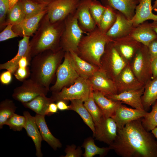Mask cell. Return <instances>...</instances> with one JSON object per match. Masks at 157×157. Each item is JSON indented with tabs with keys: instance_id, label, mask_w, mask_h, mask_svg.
<instances>
[{
	"instance_id": "6da1fadb",
	"label": "cell",
	"mask_w": 157,
	"mask_h": 157,
	"mask_svg": "<svg viewBox=\"0 0 157 157\" xmlns=\"http://www.w3.org/2000/svg\"><path fill=\"white\" fill-rule=\"evenodd\" d=\"M142 118L117 129L116 139L109 145L110 149L122 157H157V142L143 126Z\"/></svg>"
},
{
	"instance_id": "7a4b0ae2",
	"label": "cell",
	"mask_w": 157,
	"mask_h": 157,
	"mask_svg": "<svg viewBox=\"0 0 157 157\" xmlns=\"http://www.w3.org/2000/svg\"><path fill=\"white\" fill-rule=\"evenodd\" d=\"M64 27V20L52 23L46 14L30 40L32 58L46 50L56 51L61 49L60 42Z\"/></svg>"
},
{
	"instance_id": "3957f363",
	"label": "cell",
	"mask_w": 157,
	"mask_h": 157,
	"mask_svg": "<svg viewBox=\"0 0 157 157\" xmlns=\"http://www.w3.org/2000/svg\"><path fill=\"white\" fill-rule=\"evenodd\" d=\"M65 53L62 49L56 51L47 50L32 58L30 78L49 90V85Z\"/></svg>"
},
{
	"instance_id": "277c9868",
	"label": "cell",
	"mask_w": 157,
	"mask_h": 157,
	"mask_svg": "<svg viewBox=\"0 0 157 157\" xmlns=\"http://www.w3.org/2000/svg\"><path fill=\"white\" fill-rule=\"evenodd\" d=\"M113 40L97 26L82 37L78 46L77 54L82 59L100 68V60L106 46Z\"/></svg>"
},
{
	"instance_id": "5b68a950",
	"label": "cell",
	"mask_w": 157,
	"mask_h": 157,
	"mask_svg": "<svg viewBox=\"0 0 157 157\" xmlns=\"http://www.w3.org/2000/svg\"><path fill=\"white\" fill-rule=\"evenodd\" d=\"M64 23L60 47L65 52L73 51L77 53L78 46L83 34L87 33L79 26L76 11L64 19Z\"/></svg>"
},
{
	"instance_id": "8992f818",
	"label": "cell",
	"mask_w": 157,
	"mask_h": 157,
	"mask_svg": "<svg viewBox=\"0 0 157 157\" xmlns=\"http://www.w3.org/2000/svg\"><path fill=\"white\" fill-rule=\"evenodd\" d=\"M113 41L106 46L100 60V69L114 81L127 63L115 48Z\"/></svg>"
},
{
	"instance_id": "52a82bcc",
	"label": "cell",
	"mask_w": 157,
	"mask_h": 157,
	"mask_svg": "<svg viewBox=\"0 0 157 157\" xmlns=\"http://www.w3.org/2000/svg\"><path fill=\"white\" fill-rule=\"evenodd\" d=\"M72 84L65 86L59 92H53L51 96L54 102L60 100L65 101L78 99L83 102L89 98L92 90L87 79L80 76Z\"/></svg>"
},
{
	"instance_id": "ba28073f",
	"label": "cell",
	"mask_w": 157,
	"mask_h": 157,
	"mask_svg": "<svg viewBox=\"0 0 157 157\" xmlns=\"http://www.w3.org/2000/svg\"><path fill=\"white\" fill-rule=\"evenodd\" d=\"M152 60L147 47L142 44L130 63L135 76L144 85L152 79Z\"/></svg>"
},
{
	"instance_id": "9c48e42d",
	"label": "cell",
	"mask_w": 157,
	"mask_h": 157,
	"mask_svg": "<svg viewBox=\"0 0 157 157\" xmlns=\"http://www.w3.org/2000/svg\"><path fill=\"white\" fill-rule=\"evenodd\" d=\"M62 63L56 71V80L50 89L52 92L60 91L64 87L72 84L80 76L76 71L70 53L65 52Z\"/></svg>"
},
{
	"instance_id": "30bf717a",
	"label": "cell",
	"mask_w": 157,
	"mask_h": 157,
	"mask_svg": "<svg viewBox=\"0 0 157 157\" xmlns=\"http://www.w3.org/2000/svg\"><path fill=\"white\" fill-rule=\"evenodd\" d=\"M80 0H54L47 7V14L52 23L64 20L74 13Z\"/></svg>"
},
{
	"instance_id": "8fae6325",
	"label": "cell",
	"mask_w": 157,
	"mask_h": 157,
	"mask_svg": "<svg viewBox=\"0 0 157 157\" xmlns=\"http://www.w3.org/2000/svg\"><path fill=\"white\" fill-rule=\"evenodd\" d=\"M49 91L30 78L23 81L20 86L15 88L12 96L15 100L22 103H25L31 101L40 94L47 95Z\"/></svg>"
},
{
	"instance_id": "7c38bea8",
	"label": "cell",
	"mask_w": 157,
	"mask_h": 157,
	"mask_svg": "<svg viewBox=\"0 0 157 157\" xmlns=\"http://www.w3.org/2000/svg\"><path fill=\"white\" fill-rule=\"evenodd\" d=\"M95 128L93 137L109 145L113 143L117 137V125L111 117H104L99 124L95 125Z\"/></svg>"
},
{
	"instance_id": "4fadbf2b",
	"label": "cell",
	"mask_w": 157,
	"mask_h": 157,
	"mask_svg": "<svg viewBox=\"0 0 157 157\" xmlns=\"http://www.w3.org/2000/svg\"><path fill=\"white\" fill-rule=\"evenodd\" d=\"M117 94L124 91L141 88L144 85L136 78L127 64L114 81Z\"/></svg>"
},
{
	"instance_id": "5bb4252c",
	"label": "cell",
	"mask_w": 157,
	"mask_h": 157,
	"mask_svg": "<svg viewBox=\"0 0 157 157\" xmlns=\"http://www.w3.org/2000/svg\"><path fill=\"white\" fill-rule=\"evenodd\" d=\"M113 44L120 55L127 63H130L142 44L129 35L113 40Z\"/></svg>"
},
{
	"instance_id": "9a60e30c",
	"label": "cell",
	"mask_w": 157,
	"mask_h": 157,
	"mask_svg": "<svg viewBox=\"0 0 157 157\" xmlns=\"http://www.w3.org/2000/svg\"><path fill=\"white\" fill-rule=\"evenodd\" d=\"M87 80L93 91L101 92L106 96L117 94L114 81L100 69Z\"/></svg>"
},
{
	"instance_id": "2e32d148",
	"label": "cell",
	"mask_w": 157,
	"mask_h": 157,
	"mask_svg": "<svg viewBox=\"0 0 157 157\" xmlns=\"http://www.w3.org/2000/svg\"><path fill=\"white\" fill-rule=\"evenodd\" d=\"M147 112L131 108L121 104L111 117L116 122L117 129L121 128L130 122L142 118Z\"/></svg>"
},
{
	"instance_id": "e0dca14e",
	"label": "cell",
	"mask_w": 157,
	"mask_h": 157,
	"mask_svg": "<svg viewBox=\"0 0 157 157\" xmlns=\"http://www.w3.org/2000/svg\"><path fill=\"white\" fill-rule=\"evenodd\" d=\"M144 90V87L140 89L125 91L106 96L113 100L119 101L122 104H127L134 108L144 110L141 99Z\"/></svg>"
},
{
	"instance_id": "ac0fdd59",
	"label": "cell",
	"mask_w": 157,
	"mask_h": 157,
	"mask_svg": "<svg viewBox=\"0 0 157 157\" xmlns=\"http://www.w3.org/2000/svg\"><path fill=\"white\" fill-rule=\"evenodd\" d=\"M133 28L131 20L116 10V20L106 34L113 40L129 35Z\"/></svg>"
},
{
	"instance_id": "d6986e66",
	"label": "cell",
	"mask_w": 157,
	"mask_h": 157,
	"mask_svg": "<svg viewBox=\"0 0 157 157\" xmlns=\"http://www.w3.org/2000/svg\"><path fill=\"white\" fill-rule=\"evenodd\" d=\"M90 0H80L76 10L78 24L87 33L91 32L97 27L89 9Z\"/></svg>"
},
{
	"instance_id": "ffe728a7",
	"label": "cell",
	"mask_w": 157,
	"mask_h": 157,
	"mask_svg": "<svg viewBox=\"0 0 157 157\" xmlns=\"http://www.w3.org/2000/svg\"><path fill=\"white\" fill-rule=\"evenodd\" d=\"M47 13L46 10L36 15L25 18L19 24L13 26V30L19 36H33L37 30L41 19Z\"/></svg>"
},
{
	"instance_id": "44dd1931",
	"label": "cell",
	"mask_w": 157,
	"mask_h": 157,
	"mask_svg": "<svg viewBox=\"0 0 157 157\" xmlns=\"http://www.w3.org/2000/svg\"><path fill=\"white\" fill-rule=\"evenodd\" d=\"M23 115L26 118V122L24 128L28 135L32 140L36 149V155L42 157L41 142L42 139L36 124L35 116H32L28 111L23 112Z\"/></svg>"
},
{
	"instance_id": "7402d4cb",
	"label": "cell",
	"mask_w": 157,
	"mask_h": 157,
	"mask_svg": "<svg viewBox=\"0 0 157 157\" xmlns=\"http://www.w3.org/2000/svg\"><path fill=\"white\" fill-rule=\"evenodd\" d=\"M29 37L24 36L18 42V52L13 58L0 65V69H6L13 74L18 67V63L19 60L25 56L31 57L29 44Z\"/></svg>"
},
{
	"instance_id": "603a6c76",
	"label": "cell",
	"mask_w": 157,
	"mask_h": 157,
	"mask_svg": "<svg viewBox=\"0 0 157 157\" xmlns=\"http://www.w3.org/2000/svg\"><path fill=\"white\" fill-rule=\"evenodd\" d=\"M140 0H101L102 4L108 6L122 13L128 19L131 20L135 13L136 7Z\"/></svg>"
},
{
	"instance_id": "cb8c5ba5",
	"label": "cell",
	"mask_w": 157,
	"mask_h": 157,
	"mask_svg": "<svg viewBox=\"0 0 157 157\" xmlns=\"http://www.w3.org/2000/svg\"><path fill=\"white\" fill-rule=\"evenodd\" d=\"M151 2V0H140L136 7L135 14L131 20L134 27L147 20H157V15L152 12Z\"/></svg>"
},
{
	"instance_id": "d4e9b609",
	"label": "cell",
	"mask_w": 157,
	"mask_h": 157,
	"mask_svg": "<svg viewBox=\"0 0 157 157\" xmlns=\"http://www.w3.org/2000/svg\"><path fill=\"white\" fill-rule=\"evenodd\" d=\"M129 35L136 40L147 47L157 35L153 30L151 23L143 22L134 27Z\"/></svg>"
},
{
	"instance_id": "484cf974",
	"label": "cell",
	"mask_w": 157,
	"mask_h": 157,
	"mask_svg": "<svg viewBox=\"0 0 157 157\" xmlns=\"http://www.w3.org/2000/svg\"><path fill=\"white\" fill-rule=\"evenodd\" d=\"M94 100L101 110L104 117H111L118 106L122 103L111 100L104 94L97 91H93Z\"/></svg>"
},
{
	"instance_id": "4316f807",
	"label": "cell",
	"mask_w": 157,
	"mask_h": 157,
	"mask_svg": "<svg viewBox=\"0 0 157 157\" xmlns=\"http://www.w3.org/2000/svg\"><path fill=\"white\" fill-rule=\"evenodd\" d=\"M69 52L80 76L88 79L100 69L99 67L81 58L76 53L73 51Z\"/></svg>"
},
{
	"instance_id": "83f0119b",
	"label": "cell",
	"mask_w": 157,
	"mask_h": 157,
	"mask_svg": "<svg viewBox=\"0 0 157 157\" xmlns=\"http://www.w3.org/2000/svg\"><path fill=\"white\" fill-rule=\"evenodd\" d=\"M45 116L36 114L35 116L36 122L42 140L46 142L54 150H56L62 147V144L59 140L51 132L45 121Z\"/></svg>"
},
{
	"instance_id": "f1b7e54d",
	"label": "cell",
	"mask_w": 157,
	"mask_h": 157,
	"mask_svg": "<svg viewBox=\"0 0 157 157\" xmlns=\"http://www.w3.org/2000/svg\"><path fill=\"white\" fill-rule=\"evenodd\" d=\"M46 95L42 94L39 95L31 101L22 103L24 106L30 109L39 115L45 116V113L49 104L54 102L51 97L48 98Z\"/></svg>"
},
{
	"instance_id": "f546056e",
	"label": "cell",
	"mask_w": 157,
	"mask_h": 157,
	"mask_svg": "<svg viewBox=\"0 0 157 157\" xmlns=\"http://www.w3.org/2000/svg\"><path fill=\"white\" fill-rule=\"evenodd\" d=\"M141 99L144 110L147 112L150 107L157 100V77L145 84Z\"/></svg>"
},
{
	"instance_id": "4dcf8cb0",
	"label": "cell",
	"mask_w": 157,
	"mask_h": 157,
	"mask_svg": "<svg viewBox=\"0 0 157 157\" xmlns=\"http://www.w3.org/2000/svg\"><path fill=\"white\" fill-rule=\"evenodd\" d=\"M70 101L69 110L77 113L94 134L95 131L94 124L91 115L84 105V102L78 99L72 100Z\"/></svg>"
},
{
	"instance_id": "1f68e13d",
	"label": "cell",
	"mask_w": 157,
	"mask_h": 157,
	"mask_svg": "<svg viewBox=\"0 0 157 157\" xmlns=\"http://www.w3.org/2000/svg\"><path fill=\"white\" fill-rule=\"evenodd\" d=\"M82 147L85 149L82 156L84 157H93L96 155L101 157L106 156L110 150L108 147H99L97 146L94 139L91 137L86 138L83 143Z\"/></svg>"
},
{
	"instance_id": "d6a6232c",
	"label": "cell",
	"mask_w": 157,
	"mask_h": 157,
	"mask_svg": "<svg viewBox=\"0 0 157 157\" xmlns=\"http://www.w3.org/2000/svg\"><path fill=\"white\" fill-rule=\"evenodd\" d=\"M17 107L12 100L6 99L1 101L0 104V129L8 119L15 113Z\"/></svg>"
},
{
	"instance_id": "836d02e7",
	"label": "cell",
	"mask_w": 157,
	"mask_h": 157,
	"mask_svg": "<svg viewBox=\"0 0 157 157\" xmlns=\"http://www.w3.org/2000/svg\"><path fill=\"white\" fill-rule=\"evenodd\" d=\"M25 18L36 15L47 10V6L35 3L31 0H19Z\"/></svg>"
},
{
	"instance_id": "e575fe53",
	"label": "cell",
	"mask_w": 157,
	"mask_h": 157,
	"mask_svg": "<svg viewBox=\"0 0 157 157\" xmlns=\"http://www.w3.org/2000/svg\"><path fill=\"white\" fill-rule=\"evenodd\" d=\"M25 19V16L19 0L11 9H9L7 14L5 27L9 24L13 26L18 24Z\"/></svg>"
},
{
	"instance_id": "d590c367",
	"label": "cell",
	"mask_w": 157,
	"mask_h": 157,
	"mask_svg": "<svg viewBox=\"0 0 157 157\" xmlns=\"http://www.w3.org/2000/svg\"><path fill=\"white\" fill-rule=\"evenodd\" d=\"M84 105L91 115L94 126L99 124L104 117L103 113L95 103L92 92L88 99L84 102Z\"/></svg>"
},
{
	"instance_id": "8d00e7d4",
	"label": "cell",
	"mask_w": 157,
	"mask_h": 157,
	"mask_svg": "<svg viewBox=\"0 0 157 157\" xmlns=\"http://www.w3.org/2000/svg\"><path fill=\"white\" fill-rule=\"evenodd\" d=\"M106 9L98 27L102 31L106 33L113 25L116 18V10L108 6Z\"/></svg>"
},
{
	"instance_id": "74e56055",
	"label": "cell",
	"mask_w": 157,
	"mask_h": 157,
	"mask_svg": "<svg viewBox=\"0 0 157 157\" xmlns=\"http://www.w3.org/2000/svg\"><path fill=\"white\" fill-rule=\"evenodd\" d=\"M142 123L144 128L149 131L157 126V100L152 105L151 111L147 112L142 118Z\"/></svg>"
},
{
	"instance_id": "f35d334b",
	"label": "cell",
	"mask_w": 157,
	"mask_h": 157,
	"mask_svg": "<svg viewBox=\"0 0 157 157\" xmlns=\"http://www.w3.org/2000/svg\"><path fill=\"white\" fill-rule=\"evenodd\" d=\"M89 9L91 15L98 27L106 7L97 0H90Z\"/></svg>"
},
{
	"instance_id": "ab89813d",
	"label": "cell",
	"mask_w": 157,
	"mask_h": 157,
	"mask_svg": "<svg viewBox=\"0 0 157 157\" xmlns=\"http://www.w3.org/2000/svg\"><path fill=\"white\" fill-rule=\"evenodd\" d=\"M26 118L23 116L14 113L6 122L5 125L15 131H20L24 128L26 122Z\"/></svg>"
},
{
	"instance_id": "60d3db41",
	"label": "cell",
	"mask_w": 157,
	"mask_h": 157,
	"mask_svg": "<svg viewBox=\"0 0 157 157\" xmlns=\"http://www.w3.org/2000/svg\"><path fill=\"white\" fill-rule=\"evenodd\" d=\"M9 9L8 0H0V29L5 28L4 26L7 13Z\"/></svg>"
},
{
	"instance_id": "b9f144b4",
	"label": "cell",
	"mask_w": 157,
	"mask_h": 157,
	"mask_svg": "<svg viewBox=\"0 0 157 157\" xmlns=\"http://www.w3.org/2000/svg\"><path fill=\"white\" fill-rule=\"evenodd\" d=\"M13 26L9 24L7 25L0 33V42L18 37V35L13 30Z\"/></svg>"
},
{
	"instance_id": "7bdbcfd3",
	"label": "cell",
	"mask_w": 157,
	"mask_h": 157,
	"mask_svg": "<svg viewBox=\"0 0 157 157\" xmlns=\"http://www.w3.org/2000/svg\"><path fill=\"white\" fill-rule=\"evenodd\" d=\"M66 154L64 157H80L82 156L83 152L81 147L78 146L76 147L74 144L68 145L65 150Z\"/></svg>"
},
{
	"instance_id": "ee69618b",
	"label": "cell",
	"mask_w": 157,
	"mask_h": 157,
	"mask_svg": "<svg viewBox=\"0 0 157 157\" xmlns=\"http://www.w3.org/2000/svg\"><path fill=\"white\" fill-rule=\"evenodd\" d=\"M13 74L17 80L23 82L30 76V69L28 66L25 67H18Z\"/></svg>"
},
{
	"instance_id": "f6af8a7d",
	"label": "cell",
	"mask_w": 157,
	"mask_h": 157,
	"mask_svg": "<svg viewBox=\"0 0 157 157\" xmlns=\"http://www.w3.org/2000/svg\"><path fill=\"white\" fill-rule=\"evenodd\" d=\"M152 59L157 58V38L152 41L147 46Z\"/></svg>"
},
{
	"instance_id": "bcb514c9",
	"label": "cell",
	"mask_w": 157,
	"mask_h": 157,
	"mask_svg": "<svg viewBox=\"0 0 157 157\" xmlns=\"http://www.w3.org/2000/svg\"><path fill=\"white\" fill-rule=\"evenodd\" d=\"M12 73L7 70L1 73L0 75V81L3 85H8L10 84L12 80Z\"/></svg>"
},
{
	"instance_id": "7dc6e473",
	"label": "cell",
	"mask_w": 157,
	"mask_h": 157,
	"mask_svg": "<svg viewBox=\"0 0 157 157\" xmlns=\"http://www.w3.org/2000/svg\"><path fill=\"white\" fill-rule=\"evenodd\" d=\"M58 109L56 103L54 102L50 103L48 106L45 113V115L49 116L58 112Z\"/></svg>"
},
{
	"instance_id": "c3c4849f",
	"label": "cell",
	"mask_w": 157,
	"mask_h": 157,
	"mask_svg": "<svg viewBox=\"0 0 157 157\" xmlns=\"http://www.w3.org/2000/svg\"><path fill=\"white\" fill-rule=\"evenodd\" d=\"M56 104L59 110L63 111L69 110V106L67 105L66 101L59 100L56 101Z\"/></svg>"
},
{
	"instance_id": "681fc988",
	"label": "cell",
	"mask_w": 157,
	"mask_h": 157,
	"mask_svg": "<svg viewBox=\"0 0 157 157\" xmlns=\"http://www.w3.org/2000/svg\"><path fill=\"white\" fill-rule=\"evenodd\" d=\"M151 67L153 79L157 77V58L152 60Z\"/></svg>"
},
{
	"instance_id": "f907efd6",
	"label": "cell",
	"mask_w": 157,
	"mask_h": 157,
	"mask_svg": "<svg viewBox=\"0 0 157 157\" xmlns=\"http://www.w3.org/2000/svg\"><path fill=\"white\" fill-rule=\"evenodd\" d=\"M36 3L47 6L54 0H31Z\"/></svg>"
},
{
	"instance_id": "816d5d0a",
	"label": "cell",
	"mask_w": 157,
	"mask_h": 157,
	"mask_svg": "<svg viewBox=\"0 0 157 157\" xmlns=\"http://www.w3.org/2000/svg\"><path fill=\"white\" fill-rule=\"evenodd\" d=\"M19 0H8L9 9L12 8L18 2Z\"/></svg>"
},
{
	"instance_id": "f5cc1de1",
	"label": "cell",
	"mask_w": 157,
	"mask_h": 157,
	"mask_svg": "<svg viewBox=\"0 0 157 157\" xmlns=\"http://www.w3.org/2000/svg\"><path fill=\"white\" fill-rule=\"evenodd\" d=\"M151 25L153 30L157 35V20L154 21L152 23H151Z\"/></svg>"
},
{
	"instance_id": "db71d44e",
	"label": "cell",
	"mask_w": 157,
	"mask_h": 157,
	"mask_svg": "<svg viewBox=\"0 0 157 157\" xmlns=\"http://www.w3.org/2000/svg\"><path fill=\"white\" fill-rule=\"evenodd\" d=\"M151 133L154 135L157 140V126L155 128L151 131Z\"/></svg>"
},
{
	"instance_id": "11a10c76",
	"label": "cell",
	"mask_w": 157,
	"mask_h": 157,
	"mask_svg": "<svg viewBox=\"0 0 157 157\" xmlns=\"http://www.w3.org/2000/svg\"><path fill=\"white\" fill-rule=\"evenodd\" d=\"M153 9L156 11L157 10V0H156L154 2V4L152 6Z\"/></svg>"
}]
</instances>
